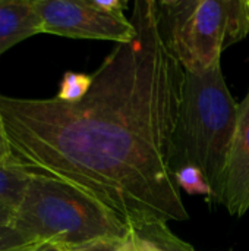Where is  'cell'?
<instances>
[{"instance_id":"1","label":"cell","mask_w":249,"mask_h":251,"mask_svg":"<svg viewBox=\"0 0 249 251\" xmlns=\"http://www.w3.org/2000/svg\"><path fill=\"white\" fill-rule=\"evenodd\" d=\"M131 21L136 35L104 57L81 101L0 96V115L15 166L68 182L170 243L169 222L189 219L173 168L185 69L156 0L135 1Z\"/></svg>"},{"instance_id":"2","label":"cell","mask_w":249,"mask_h":251,"mask_svg":"<svg viewBox=\"0 0 249 251\" xmlns=\"http://www.w3.org/2000/svg\"><path fill=\"white\" fill-rule=\"evenodd\" d=\"M238 109L239 104L226 84L222 62L201 74L185 72L173 168H198L211 187L210 201L217 204L222 201Z\"/></svg>"},{"instance_id":"3","label":"cell","mask_w":249,"mask_h":251,"mask_svg":"<svg viewBox=\"0 0 249 251\" xmlns=\"http://www.w3.org/2000/svg\"><path fill=\"white\" fill-rule=\"evenodd\" d=\"M13 226L35 243H57L70 251L117 243L131 231L90 194L37 174H29Z\"/></svg>"},{"instance_id":"4","label":"cell","mask_w":249,"mask_h":251,"mask_svg":"<svg viewBox=\"0 0 249 251\" xmlns=\"http://www.w3.org/2000/svg\"><path fill=\"white\" fill-rule=\"evenodd\" d=\"M161 35L185 72L201 74L222 53L249 35V0H164Z\"/></svg>"},{"instance_id":"5","label":"cell","mask_w":249,"mask_h":251,"mask_svg":"<svg viewBox=\"0 0 249 251\" xmlns=\"http://www.w3.org/2000/svg\"><path fill=\"white\" fill-rule=\"evenodd\" d=\"M43 22V34L68 38L128 43L136 28L125 13L106 12L92 0H34Z\"/></svg>"},{"instance_id":"6","label":"cell","mask_w":249,"mask_h":251,"mask_svg":"<svg viewBox=\"0 0 249 251\" xmlns=\"http://www.w3.org/2000/svg\"><path fill=\"white\" fill-rule=\"evenodd\" d=\"M220 204L236 218L249 210V90L239 103Z\"/></svg>"},{"instance_id":"7","label":"cell","mask_w":249,"mask_h":251,"mask_svg":"<svg viewBox=\"0 0 249 251\" xmlns=\"http://www.w3.org/2000/svg\"><path fill=\"white\" fill-rule=\"evenodd\" d=\"M41 32L43 22L34 0H0V54Z\"/></svg>"},{"instance_id":"8","label":"cell","mask_w":249,"mask_h":251,"mask_svg":"<svg viewBox=\"0 0 249 251\" xmlns=\"http://www.w3.org/2000/svg\"><path fill=\"white\" fill-rule=\"evenodd\" d=\"M28 179L29 172L19 166H0V200L18 207L23 197Z\"/></svg>"},{"instance_id":"9","label":"cell","mask_w":249,"mask_h":251,"mask_svg":"<svg viewBox=\"0 0 249 251\" xmlns=\"http://www.w3.org/2000/svg\"><path fill=\"white\" fill-rule=\"evenodd\" d=\"M192 251L191 246L181 243H164L150 235L131 229L129 234L113 246L112 251Z\"/></svg>"},{"instance_id":"10","label":"cell","mask_w":249,"mask_h":251,"mask_svg":"<svg viewBox=\"0 0 249 251\" xmlns=\"http://www.w3.org/2000/svg\"><path fill=\"white\" fill-rule=\"evenodd\" d=\"M92 85V76L79 72H66L60 81L57 99L66 103L81 101Z\"/></svg>"},{"instance_id":"11","label":"cell","mask_w":249,"mask_h":251,"mask_svg":"<svg viewBox=\"0 0 249 251\" xmlns=\"http://www.w3.org/2000/svg\"><path fill=\"white\" fill-rule=\"evenodd\" d=\"M175 175L181 191H186L188 194H194V196H205L208 200H211L213 196L211 187L208 185L205 176L198 168L182 166L175 171Z\"/></svg>"},{"instance_id":"12","label":"cell","mask_w":249,"mask_h":251,"mask_svg":"<svg viewBox=\"0 0 249 251\" xmlns=\"http://www.w3.org/2000/svg\"><path fill=\"white\" fill-rule=\"evenodd\" d=\"M34 244L38 243L32 241L28 235L16 229L13 225L0 226V251H16Z\"/></svg>"},{"instance_id":"13","label":"cell","mask_w":249,"mask_h":251,"mask_svg":"<svg viewBox=\"0 0 249 251\" xmlns=\"http://www.w3.org/2000/svg\"><path fill=\"white\" fill-rule=\"evenodd\" d=\"M12 153H10V147L4 134V126H3V121H1V115H0V166H12Z\"/></svg>"},{"instance_id":"14","label":"cell","mask_w":249,"mask_h":251,"mask_svg":"<svg viewBox=\"0 0 249 251\" xmlns=\"http://www.w3.org/2000/svg\"><path fill=\"white\" fill-rule=\"evenodd\" d=\"M16 218V207L0 200V226L13 225Z\"/></svg>"},{"instance_id":"15","label":"cell","mask_w":249,"mask_h":251,"mask_svg":"<svg viewBox=\"0 0 249 251\" xmlns=\"http://www.w3.org/2000/svg\"><path fill=\"white\" fill-rule=\"evenodd\" d=\"M94 4L106 12H114V13H123L126 7V1L123 0H92Z\"/></svg>"},{"instance_id":"16","label":"cell","mask_w":249,"mask_h":251,"mask_svg":"<svg viewBox=\"0 0 249 251\" xmlns=\"http://www.w3.org/2000/svg\"><path fill=\"white\" fill-rule=\"evenodd\" d=\"M28 251H70L68 247L57 243H38Z\"/></svg>"},{"instance_id":"17","label":"cell","mask_w":249,"mask_h":251,"mask_svg":"<svg viewBox=\"0 0 249 251\" xmlns=\"http://www.w3.org/2000/svg\"><path fill=\"white\" fill-rule=\"evenodd\" d=\"M117 243H119V241H117ZM114 244H116V243H104V244H97V246L85 247V249H81V250L76 251H112Z\"/></svg>"},{"instance_id":"18","label":"cell","mask_w":249,"mask_h":251,"mask_svg":"<svg viewBox=\"0 0 249 251\" xmlns=\"http://www.w3.org/2000/svg\"><path fill=\"white\" fill-rule=\"evenodd\" d=\"M35 246V244H34ZM34 246H28V247H23V249H19V250H16V251H28V250H31Z\"/></svg>"}]
</instances>
